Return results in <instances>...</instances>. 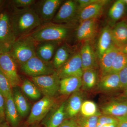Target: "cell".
<instances>
[{
	"mask_svg": "<svg viewBox=\"0 0 127 127\" xmlns=\"http://www.w3.org/2000/svg\"><path fill=\"white\" fill-rule=\"evenodd\" d=\"M9 14L12 28L17 39L29 35L43 24L32 7L20 9L13 6L11 13Z\"/></svg>",
	"mask_w": 127,
	"mask_h": 127,
	"instance_id": "6da1fadb",
	"label": "cell"
},
{
	"mask_svg": "<svg viewBox=\"0 0 127 127\" xmlns=\"http://www.w3.org/2000/svg\"><path fill=\"white\" fill-rule=\"evenodd\" d=\"M70 31L68 26L50 22L41 25L28 35L36 43L45 41L59 42L67 39Z\"/></svg>",
	"mask_w": 127,
	"mask_h": 127,
	"instance_id": "7a4b0ae2",
	"label": "cell"
},
{
	"mask_svg": "<svg viewBox=\"0 0 127 127\" xmlns=\"http://www.w3.org/2000/svg\"><path fill=\"white\" fill-rule=\"evenodd\" d=\"M36 44L29 35L19 37L14 43L10 54L16 63L21 65L36 56Z\"/></svg>",
	"mask_w": 127,
	"mask_h": 127,
	"instance_id": "3957f363",
	"label": "cell"
},
{
	"mask_svg": "<svg viewBox=\"0 0 127 127\" xmlns=\"http://www.w3.org/2000/svg\"><path fill=\"white\" fill-rule=\"evenodd\" d=\"M17 38L12 28L9 13H0V54L10 53Z\"/></svg>",
	"mask_w": 127,
	"mask_h": 127,
	"instance_id": "277c9868",
	"label": "cell"
},
{
	"mask_svg": "<svg viewBox=\"0 0 127 127\" xmlns=\"http://www.w3.org/2000/svg\"><path fill=\"white\" fill-rule=\"evenodd\" d=\"M31 78L32 82L44 96L53 97L59 92L61 79L56 71L50 75Z\"/></svg>",
	"mask_w": 127,
	"mask_h": 127,
	"instance_id": "5b68a950",
	"label": "cell"
},
{
	"mask_svg": "<svg viewBox=\"0 0 127 127\" xmlns=\"http://www.w3.org/2000/svg\"><path fill=\"white\" fill-rule=\"evenodd\" d=\"M20 66L22 71L31 77L50 75L56 71L50 63L43 61L36 56Z\"/></svg>",
	"mask_w": 127,
	"mask_h": 127,
	"instance_id": "8992f818",
	"label": "cell"
},
{
	"mask_svg": "<svg viewBox=\"0 0 127 127\" xmlns=\"http://www.w3.org/2000/svg\"><path fill=\"white\" fill-rule=\"evenodd\" d=\"M62 0H41L36 2L34 9L43 24L50 22L61 5Z\"/></svg>",
	"mask_w": 127,
	"mask_h": 127,
	"instance_id": "52a82bcc",
	"label": "cell"
},
{
	"mask_svg": "<svg viewBox=\"0 0 127 127\" xmlns=\"http://www.w3.org/2000/svg\"><path fill=\"white\" fill-rule=\"evenodd\" d=\"M0 70L7 77L12 88L20 86L21 80L17 72V63L10 53L0 55Z\"/></svg>",
	"mask_w": 127,
	"mask_h": 127,
	"instance_id": "ba28073f",
	"label": "cell"
},
{
	"mask_svg": "<svg viewBox=\"0 0 127 127\" xmlns=\"http://www.w3.org/2000/svg\"><path fill=\"white\" fill-rule=\"evenodd\" d=\"M55 104L53 97L44 96L32 106L27 120V123L31 125L40 122L52 109Z\"/></svg>",
	"mask_w": 127,
	"mask_h": 127,
	"instance_id": "9c48e42d",
	"label": "cell"
},
{
	"mask_svg": "<svg viewBox=\"0 0 127 127\" xmlns=\"http://www.w3.org/2000/svg\"><path fill=\"white\" fill-rule=\"evenodd\" d=\"M56 71L61 79L70 76L81 78L83 70L80 53L73 54Z\"/></svg>",
	"mask_w": 127,
	"mask_h": 127,
	"instance_id": "30bf717a",
	"label": "cell"
},
{
	"mask_svg": "<svg viewBox=\"0 0 127 127\" xmlns=\"http://www.w3.org/2000/svg\"><path fill=\"white\" fill-rule=\"evenodd\" d=\"M79 10L76 0H69L63 3L52 20L53 23L58 24L70 23L78 16Z\"/></svg>",
	"mask_w": 127,
	"mask_h": 127,
	"instance_id": "8fae6325",
	"label": "cell"
},
{
	"mask_svg": "<svg viewBox=\"0 0 127 127\" xmlns=\"http://www.w3.org/2000/svg\"><path fill=\"white\" fill-rule=\"evenodd\" d=\"M103 114L109 115L118 119L127 117V100L121 99L107 103L101 107Z\"/></svg>",
	"mask_w": 127,
	"mask_h": 127,
	"instance_id": "7c38bea8",
	"label": "cell"
},
{
	"mask_svg": "<svg viewBox=\"0 0 127 127\" xmlns=\"http://www.w3.org/2000/svg\"><path fill=\"white\" fill-rule=\"evenodd\" d=\"M97 18L80 22L76 32V38L79 41H90L93 38L97 28Z\"/></svg>",
	"mask_w": 127,
	"mask_h": 127,
	"instance_id": "4fadbf2b",
	"label": "cell"
},
{
	"mask_svg": "<svg viewBox=\"0 0 127 127\" xmlns=\"http://www.w3.org/2000/svg\"><path fill=\"white\" fill-rule=\"evenodd\" d=\"M83 98V94L81 91H78L71 94L67 101H66V119L75 118L77 116L84 101Z\"/></svg>",
	"mask_w": 127,
	"mask_h": 127,
	"instance_id": "5bb4252c",
	"label": "cell"
},
{
	"mask_svg": "<svg viewBox=\"0 0 127 127\" xmlns=\"http://www.w3.org/2000/svg\"><path fill=\"white\" fill-rule=\"evenodd\" d=\"M89 41H85L79 52L83 71L95 69L97 66L96 56Z\"/></svg>",
	"mask_w": 127,
	"mask_h": 127,
	"instance_id": "9a60e30c",
	"label": "cell"
},
{
	"mask_svg": "<svg viewBox=\"0 0 127 127\" xmlns=\"http://www.w3.org/2000/svg\"><path fill=\"white\" fill-rule=\"evenodd\" d=\"M109 1L99 0L98 2L89 5L80 11L78 15L80 22L97 18L102 12L104 5Z\"/></svg>",
	"mask_w": 127,
	"mask_h": 127,
	"instance_id": "2e32d148",
	"label": "cell"
},
{
	"mask_svg": "<svg viewBox=\"0 0 127 127\" xmlns=\"http://www.w3.org/2000/svg\"><path fill=\"white\" fill-rule=\"evenodd\" d=\"M97 89L108 92L120 89L118 73H109L101 77L97 84Z\"/></svg>",
	"mask_w": 127,
	"mask_h": 127,
	"instance_id": "e0dca14e",
	"label": "cell"
},
{
	"mask_svg": "<svg viewBox=\"0 0 127 127\" xmlns=\"http://www.w3.org/2000/svg\"><path fill=\"white\" fill-rule=\"evenodd\" d=\"M58 43L56 42L45 41L37 43L36 56L43 61L50 63L54 56Z\"/></svg>",
	"mask_w": 127,
	"mask_h": 127,
	"instance_id": "ac0fdd59",
	"label": "cell"
},
{
	"mask_svg": "<svg viewBox=\"0 0 127 127\" xmlns=\"http://www.w3.org/2000/svg\"><path fill=\"white\" fill-rule=\"evenodd\" d=\"M120 51V48L113 44L99 59L101 77L109 72L114 60Z\"/></svg>",
	"mask_w": 127,
	"mask_h": 127,
	"instance_id": "d6986e66",
	"label": "cell"
},
{
	"mask_svg": "<svg viewBox=\"0 0 127 127\" xmlns=\"http://www.w3.org/2000/svg\"><path fill=\"white\" fill-rule=\"evenodd\" d=\"M113 42L114 45L121 48L127 45V23L122 21L111 28Z\"/></svg>",
	"mask_w": 127,
	"mask_h": 127,
	"instance_id": "ffe728a7",
	"label": "cell"
},
{
	"mask_svg": "<svg viewBox=\"0 0 127 127\" xmlns=\"http://www.w3.org/2000/svg\"><path fill=\"white\" fill-rule=\"evenodd\" d=\"M81 78L70 76L61 79L59 92L63 95L71 94L81 88Z\"/></svg>",
	"mask_w": 127,
	"mask_h": 127,
	"instance_id": "44dd1931",
	"label": "cell"
},
{
	"mask_svg": "<svg viewBox=\"0 0 127 127\" xmlns=\"http://www.w3.org/2000/svg\"><path fill=\"white\" fill-rule=\"evenodd\" d=\"M113 44L111 28L109 26H106L103 28L98 39L96 54L98 59Z\"/></svg>",
	"mask_w": 127,
	"mask_h": 127,
	"instance_id": "7402d4cb",
	"label": "cell"
},
{
	"mask_svg": "<svg viewBox=\"0 0 127 127\" xmlns=\"http://www.w3.org/2000/svg\"><path fill=\"white\" fill-rule=\"evenodd\" d=\"M5 115L13 127H16L18 125L20 116L14 102L12 94L5 98Z\"/></svg>",
	"mask_w": 127,
	"mask_h": 127,
	"instance_id": "603a6c76",
	"label": "cell"
},
{
	"mask_svg": "<svg viewBox=\"0 0 127 127\" xmlns=\"http://www.w3.org/2000/svg\"><path fill=\"white\" fill-rule=\"evenodd\" d=\"M71 48L66 45L59 47L56 50L53 56L52 65L56 70L60 68L71 57Z\"/></svg>",
	"mask_w": 127,
	"mask_h": 127,
	"instance_id": "cb8c5ba5",
	"label": "cell"
},
{
	"mask_svg": "<svg viewBox=\"0 0 127 127\" xmlns=\"http://www.w3.org/2000/svg\"><path fill=\"white\" fill-rule=\"evenodd\" d=\"M16 88L12 91L14 102L20 116L25 117L30 111V105L22 92Z\"/></svg>",
	"mask_w": 127,
	"mask_h": 127,
	"instance_id": "d4e9b609",
	"label": "cell"
},
{
	"mask_svg": "<svg viewBox=\"0 0 127 127\" xmlns=\"http://www.w3.org/2000/svg\"><path fill=\"white\" fill-rule=\"evenodd\" d=\"M66 102H63L46 121V127H58L66 119Z\"/></svg>",
	"mask_w": 127,
	"mask_h": 127,
	"instance_id": "484cf974",
	"label": "cell"
},
{
	"mask_svg": "<svg viewBox=\"0 0 127 127\" xmlns=\"http://www.w3.org/2000/svg\"><path fill=\"white\" fill-rule=\"evenodd\" d=\"M81 88L86 91L94 88L98 83L97 73L95 69H89L83 71L81 77Z\"/></svg>",
	"mask_w": 127,
	"mask_h": 127,
	"instance_id": "4316f807",
	"label": "cell"
},
{
	"mask_svg": "<svg viewBox=\"0 0 127 127\" xmlns=\"http://www.w3.org/2000/svg\"><path fill=\"white\" fill-rule=\"evenodd\" d=\"M21 87L23 92L31 99L38 100L41 96L42 93L34 83L28 79L23 81Z\"/></svg>",
	"mask_w": 127,
	"mask_h": 127,
	"instance_id": "83f0119b",
	"label": "cell"
},
{
	"mask_svg": "<svg viewBox=\"0 0 127 127\" xmlns=\"http://www.w3.org/2000/svg\"><path fill=\"white\" fill-rule=\"evenodd\" d=\"M125 12V5L123 0H118L114 2L109 9L108 16L112 21H117L122 17Z\"/></svg>",
	"mask_w": 127,
	"mask_h": 127,
	"instance_id": "f1b7e54d",
	"label": "cell"
},
{
	"mask_svg": "<svg viewBox=\"0 0 127 127\" xmlns=\"http://www.w3.org/2000/svg\"><path fill=\"white\" fill-rule=\"evenodd\" d=\"M127 64V56L120 50L114 60L111 69L107 74L118 73Z\"/></svg>",
	"mask_w": 127,
	"mask_h": 127,
	"instance_id": "f546056e",
	"label": "cell"
},
{
	"mask_svg": "<svg viewBox=\"0 0 127 127\" xmlns=\"http://www.w3.org/2000/svg\"><path fill=\"white\" fill-rule=\"evenodd\" d=\"M80 112L82 117H89L95 116L100 112L94 102L87 100H84L82 103Z\"/></svg>",
	"mask_w": 127,
	"mask_h": 127,
	"instance_id": "4dcf8cb0",
	"label": "cell"
},
{
	"mask_svg": "<svg viewBox=\"0 0 127 127\" xmlns=\"http://www.w3.org/2000/svg\"><path fill=\"white\" fill-rule=\"evenodd\" d=\"M12 88L9 80L0 70V92L5 98L12 94Z\"/></svg>",
	"mask_w": 127,
	"mask_h": 127,
	"instance_id": "1f68e13d",
	"label": "cell"
},
{
	"mask_svg": "<svg viewBox=\"0 0 127 127\" xmlns=\"http://www.w3.org/2000/svg\"><path fill=\"white\" fill-rule=\"evenodd\" d=\"M101 114L99 112L95 116L89 117H79L76 119L78 127H97L98 119Z\"/></svg>",
	"mask_w": 127,
	"mask_h": 127,
	"instance_id": "d6a6232c",
	"label": "cell"
},
{
	"mask_svg": "<svg viewBox=\"0 0 127 127\" xmlns=\"http://www.w3.org/2000/svg\"><path fill=\"white\" fill-rule=\"evenodd\" d=\"M118 122V119L114 117L101 114L98 119L97 127H101L103 125L111 124H117Z\"/></svg>",
	"mask_w": 127,
	"mask_h": 127,
	"instance_id": "836d02e7",
	"label": "cell"
},
{
	"mask_svg": "<svg viewBox=\"0 0 127 127\" xmlns=\"http://www.w3.org/2000/svg\"><path fill=\"white\" fill-rule=\"evenodd\" d=\"M36 1L34 0H13L11 2L13 6L20 9L28 8L34 5Z\"/></svg>",
	"mask_w": 127,
	"mask_h": 127,
	"instance_id": "e575fe53",
	"label": "cell"
},
{
	"mask_svg": "<svg viewBox=\"0 0 127 127\" xmlns=\"http://www.w3.org/2000/svg\"><path fill=\"white\" fill-rule=\"evenodd\" d=\"M120 82V89L127 87V64L118 73Z\"/></svg>",
	"mask_w": 127,
	"mask_h": 127,
	"instance_id": "d590c367",
	"label": "cell"
},
{
	"mask_svg": "<svg viewBox=\"0 0 127 127\" xmlns=\"http://www.w3.org/2000/svg\"><path fill=\"white\" fill-rule=\"evenodd\" d=\"M99 0H76L78 4L79 12L80 11L89 5L99 1ZM78 12V13H79Z\"/></svg>",
	"mask_w": 127,
	"mask_h": 127,
	"instance_id": "8d00e7d4",
	"label": "cell"
},
{
	"mask_svg": "<svg viewBox=\"0 0 127 127\" xmlns=\"http://www.w3.org/2000/svg\"><path fill=\"white\" fill-rule=\"evenodd\" d=\"M58 127H78L76 119H66Z\"/></svg>",
	"mask_w": 127,
	"mask_h": 127,
	"instance_id": "74e56055",
	"label": "cell"
},
{
	"mask_svg": "<svg viewBox=\"0 0 127 127\" xmlns=\"http://www.w3.org/2000/svg\"><path fill=\"white\" fill-rule=\"evenodd\" d=\"M5 116V98L0 92V117L4 118Z\"/></svg>",
	"mask_w": 127,
	"mask_h": 127,
	"instance_id": "f35d334b",
	"label": "cell"
},
{
	"mask_svg": "<svg viewBox=\"0 0 127 127\" xmlns=\"http://www.w3.org/2000/svg\"><path fill=\"white\" fill-rule=\"evenodd\" d=\"M119 122L117 127H127V117L118 119Z\"/></svg>",
	"mask_w": 127,
	"mask_h": 127,
	"instance_id": "ab89813d",
	"label": "cell"
},
{
	"mask_svg": "<svg viewBox=\"0 0 127 127\" xmlns=\"http://www.w3.org/2000/svg\"><path fill=\"white\" fill-rule=\"evenodd\" d=\"M3 119L0 117V127H9L7 124L3 121Z\"/></svg>",
	"mask_w": 127,
	"mask_h": 127,
	"instance_id": "60d3db41",
	"label": "cell"
},
{
	"mask_svg": "<svg viewBox=\"0 0 127 127\" xmlns=\"http://www.w3.org/2000/svg\"><path fill=\"white\" fill-rule=\"evenodd\" d=\"M122 96L123 98H122L121 99L127 100V87L124 89V91L123 93Z\"/></svg>",
	"mask_w": 127,
	"mask_h": 127,
	"instance_id": "b9f144b4",
	"label": "cell"
},
{
	"mask_svg": "<svg viewBox=\"0 0 127 127\" xmlns=\"http://www.w3.org/2000/svg\"><path fill=\"white\" fill-rule=\"evenodd\" d=\"M118 124H111L103 125L101 127H117Z\"/></svg>",
	"mask_w": 127,
	"mask_h": 127,
	"instance_id": "7bdbcfd3",
	"label": "cell"
},
{
	"mask_svg": "<svg viewBox=\"0 0 127 127\" xmlns=\"http://www.w3.org/2000/svg\"><path fill=\"white\" fill-rule=\"evenodd\" d=\"M120 49L121 51L125 53L127 56V45Z\"/></svg>",
	"mask_w": 127,
	"mask_h": 127,
	"instance_id": "ee69618b",
	"label": "cell"
},
{
	"mask_svg": "<svg viewBox=\"0 0 127 127\" xmlns=\"http://www.w3.org/2000/svg\"><path fill=\"white\" fill-rule=\"evenodd\" d=\"M5 1L3 0H0V12L1 10L2 9V6L4 5V3H5Z\"/></svg>",
	"mask_w": 127,
	"mask_h": 127,
	"instance_id": "f6af8a7d",
	"label": "cell"
},
{
	"mask_svg": "<svg viewBox=\"0 0 127 127\" xmlns=\"http://www.w3.org/2000/svg\"><path fill=\"white\" fill-rule=\"evenodd\" d=\"M125 4V12H127V0H123Z\"/></svg>",
	"mask_w": 127,
	"mask_h": 127,
	"instance_id": "bcb514c9",
	"label": "cell"
},
{
	"mask_svg": "<svg viewBox=\"0 0 127 127\" xmlns=\"http://www.w3.org/2000/svg\"></svg>",
	"mask_w": 127,
	"mask_h": 127,
	"instance_id": "7dc6e473",
	"label": "cell"
},
{
	"mask_svg": "<svg viewBox=\"0 0 127 127\" xmlns=\"http://www.w3.org/2000/svg\"><path fill=\"white\" fill-rule=\"evenodd\" d=\"M0 55H1V54H0Z\"/></svg>",
	"mask_w": 127,
	"mask_h": 127,
	"instance_id": "c3c4849f",
	"label": "cell"
}]
</instances>
